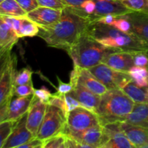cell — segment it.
<instances>
[{
    "instance_id": "6da1fadb",
    "label": "cell",
    "mask_w": 148,
    "mask_h": 148,
    "mask_svg": "<svg viewBox=\"0 0 148 148\" xmlns=\"http://www.w3.org/2000/svg\"><path fill=\"white\" fill-rule=\"evenodd\" d=\"M89 15L82 8L67 5L62 10V16L55 24L40 27L37 36L48 46L68 52L90 25Z\"/></svg>"
},
{
    "instance_id": "7a4b0ae2",
    "label": "cell",
    "mask_w": 148,
    "mask_h": 148,
    "mask_svg": "<svg viewBox=\"0 0 148 148\" xmlns=\"http://www.w3.org/2000/svg\"><path fill=\"white\" fill-rule=\"evenodd\" d=\"M87 32L101 43L107 47L122 51H148V42L143 40L133 33H126L115 27L93 22Z\"/></svg>"
},
{
    "instance_id": "3957f363",
    "label": "cell",
    "mask_w": 148,
    "mask_h": 148,
    "mask_svg": "<svg viewBox=\"0 0 148 148\" xmlns=\"http://www.w3.org/2000/svg\"><path fill=\"white\" fill-rule=\"evenodd\" d=\"M135 103L121 89L108 90L101 96L96 114L102 126L125 121L134 109Z\"/></svg>"
},
{
    "instance_id": "277c9868",
    "label": "cell",
    "mask_w": 148,
    "mask_h": 148,
    "mask_svg": "<svg viewBox=\"0 0 148 148\" xmlns=\"http://www.w3.org/2000/svg\"><path fill=\"white\" fill-rule=\"evenodd\" d=\"M116 51H121L104 46L86 31L79 38L67 53L72 58L74 64L90 69L102 63L106 56Z\"/></svg>"
},
{
    "instance_id": "5b68a950",
    "label": "cell",
    "mask_w": 148,
    "mask_h": 148,
    "mask_svg": "<svg viewBox=\"0 0 148 148\" xmlns=\"http://www.w3.org/2000/svg\"><path fill=\"white\" fill-rule=\"evenodd\" d=\"M0 106L10 105L17 74V57L11 52L0 56Z\"/></svg>"
},
{
    "instance_id": "8992f818",
    "label": "cell",
    "mask_w": 148,
    "mask_h": 148,
    "mask_svg": "<svg viewBox=\"0 0 148 148\" xmlns=\"http://www.w3.org/2000/svg\"><path fill=\"white\" fill-rule=\"evenodd\" d=\"M66 119L64 112L60 108L47 104L44 118L36 137L46 140L62 133L66 125Z\"/></svg>"
},
{
    "instance_id": "52a82bcc",
    "label": "cell",
    "mask_w": 148,
    "mask_h": 148,
    "mask_svg": "<svg viewBox=\"0 0 148 148\" xmlns=\"http://www.w3.org/2000/svg\"><path fill=\"white\" fill-rule=\"evenodd\" d=\"M89 70L108 88L122 90L132 81L129 72L117 71L108 65L101 63L90 68Z\"/></svg>"
},
{
    "instance_id": "ba28073f",
    "label": "cell",
    "mask_w": 148,
    "mask_h": 148,
    "mask_svg": "<svg viewBox=\"0 0 148 148\" xmlns=\"http://www.w3.org/2000/svg\"><path fill=\"white\" fill-rule=\"evenodd\" d=\"M99 124V119L95 113L83 107H78L69 112L63 133L79 132Z\"/></svg>"
},
{
    "instance_id": "9c48e42d",
    "label": "cell",
    "mask_w": 148,
    "mask_h": 148,
    "mask_svg": "<svg viewBox=\"0 0 148 148\" xmlns=\"http://www.w3.org/2000/svg\"><path fill=\"white\" fill-rule=\"evenodd\" d=\"M121 122L103 126L102 148H136L121 129Z\"/></svg>"
},
{
    "instance_id": "30bf717a",
    "label": "cell",
    "mask_w": 148,
    "mask_h": 148,
    "mask_svg": "<svg viewBox=\"0 0 148 148\" xmlns=\"http://www.w3.org/2000/svg\"><path fill=\"white\" fill-rule=\"evenodd\" d=\"M70 82L73 87L77 84L82 85L93 93L102 96L108 90V88L87 68L74 64L70 74Z\"/></svg>"
},
{
    "instance_id": "8fae6325",
    "label": "cell",
    "mask_w": 148,
    "mask_h": 148,
    "mask_svg": "<svg viewBox=\"0 0 148 148\" xmlns=\"http://www.w3.org/2000/svg\"><path fill=\"white\" fill-rule=\"evenodd\" d=\"M95 2V12L89 15L91 23L96 21L98 18L107 14H112L116 17L125 15L133 12L127 8L122 3L117 0H94Z\"/></svg>"
},
{
    "instance_id": "7c38bea8",
    "label": "cell",
    "mask_w": 148,
    "mask_h": 148,
    "mask_svg": "<svg viewBox=\"0 0 148 148\" xmlns=\"http://www.w3.org/2000/svg\"><path fill=\"white\" fill-rule=\"evenodd\" d=\"M27 112L17 120L3 148H18L35 138L31 132L27 128Z\"/></svg>"
},
{
    "instance_id": "4fadbf2b",
    "label": "cell",
    "mask_w": 148,
    "mask_h": 148,
    "mask_svg": "<svg viewBox=\"0 0 148 148\" xmlns=\"http://www.w3.org/2000/svg\"><path fill=\"white\" fill-rule=\"evenodd\" d=\"M62 10L39 6L27 13L26 17L34 22L39 27H47L57 23L61 18Z\"/></svg>"
},
{
    "instance_id": "5bb4252c",
    "label": "cell",
    "mask_w": 148,
    "mask_h": 148,
    "mask_svg": "<svg viewBox=\"0 0 148 148\" xmlns=\"http://www.w3.org/2000/svg\"><path fill=\"white\" fill-rule=\"evenodd\" d=\"M47 103L40 101L34 95L32 103L27 111V126L35 137L37 136L41 123L44 118Z\"/></svg>"
},
{
    "instance_id": "9a60e30c",
    "label": "cell",
    "mask_w": 148,
    "mask_h": 148,
    "mask_svg": "<svg viewBox=\"0 0 148 148\" xmlns=\"http://www.w3.org/2000/svg\"><path fill=\"white\" fill-rule=\"evenodd\" d=\"M102 63L117 71L129 72L134 66L132 52L116 51L106 56Z\"/></svg>"
},
{
    "instance_id": "2e32d148",
    "label": "cell",
    "mask_w": 148,
    "mask_h": 148,
    "mask_svg": "<svg viewBox=\"0 0 148 148\" xmlns=\"http://www.w3.org/2000/svg\"><path fill=\"white\" fill-rule=\"evenodd\" d=\"M69 93L75 97L83 108L96 114V111L101 102V96L93 93L82 85L77 84Z\"/></svg>"
},
{
    "instance_id": "e0dca14e",
    "label": "cell",
    "mask_w": 148,
    "mask_h": 148,
    "mask_svg": "<svg viewBox=\"0 0 148 148\" xmlns=\"http://www.w3.org/2000/svg\"><path fill=\"white\" fill-rule=\"evenodd\" d=\"M84 145H89L92 148L101 147L103 140V126L101 124L79 132L66 134Z\"/></svg>"
},
{
    "instance_id": "ac0fdd59",
    "label": "cell",
    "mask_w": 148,
    "mask_h": 148,
    "mask_svg": "<svg viewBox=\"0 0 148 148\" xmlns=\"http://www.w3.org/2000/svg\"><path fill=\"white\" fill-rule=\"evenodd\" d=\"M121 129L135 147L148 148V128L121 122Z\"/></svg>"
},
{
    "instance_id": "d6986e66",
    "label": "cell",
    "mask_w": 148,
    "mask_h": 148,
    "mask_svg": "<svg viewBox=\"0 0 148 148\" xmlns=\"http://www.w3.org/2000/svg\"><path fill=\"white\" fill-rule=\"evenodd\" d=\"M122 17L130 21L133 34L142 40L148 42V14L132 12Z\"/></svg>"
},
{
    "instance_id": "ffe728a7",
    "label": "cell",
    "mask_w": 148,
    "mask_h": 148,
    "mask_svg": "<svg viewBox=\"0 0 148 148\" xmlns=\"http://www.w3.org/2000/svg\"><path fill=\"white\" fill-rule=\"evenodd\" d=\"M0 56L12 51L13 46L18 42L20 38L16 32L0 19Z\"/></svg>"
},
{
    "instance_id": "44dd1931",
    "label": "cell",
    "mask_w": 148,
    "mask_h": 148,
    "mask_svg": "<svg viewBox=\"0 0 148 148\" xmlns=\"http://www.w3.org/2000/svg\"><path fill=\"white\" fill-rule=\"evenodd\" d=\"M12 98L10 102L9 111L5 120H18L21 116L28 111L32 103L34 95L25 97Z\"/></svg>"
},
{
    "instance_id": "7402d4cb",
    "label": "cell",
    "mask_w": 148,
    "mask_h": 148,
    "mask_svg": "<svg viewBox=\"0 0 148 148\" xmlns=\"http://www.w3.org/2000/svg\"><path fill=\"white\" fill-rule=\"evenodd\" d=\"M125 121L133 125L148 128V103H135L134 109Z\"/></svg>"
},
{
    "instance_id": "603a6c76",
    "label": "cell",
    "mask_w": 148,
    "mask_h": 148,
    "mask_svg": "<svg viewBox=\"0 0 148 148\" xmlns=\"http://www.w3.org/2000/svg\"><path fill=\"white\" fill-rule=\"evenodd\" d=\"M122 90L134 101L135 103H148V93L146 88L139 87L133 81L126 85Z\"/></svg>"
},
{
    "instance_id": "cb8c5ba5",
    "label": "cell",
    "mask_w": 148,
    "mask_h": 148,
    "mask_svg": "<svg viewBox=\"0 0 148 148\" xmlns=\"http://www.w3.org/2000/svg\"><path fill=\"white\" fill-rule=\"evenodd\" d=\"M0 14L14 17H23L27 12L16 0H4L0 2Z\"/></svg>"
},
{
    "instance_id": "d4e9b609",
    "label": "cell",
    "mask_w": 148,
    "mask_h": 148,
    "mask_svg": "<svg viewBox=\"0 0 148 148\" xmlns=\"http://www.w3.org/2000/svg\"><path fill=\"white\" fill-rule=\"evenodd\" d=\"M40 27L36 23L26 16L21 17V24L17 36L20 38L24 37H34L38 36Z\"/></svg>"
},
{
    "instance_id": "484cf974",
    "label": "cell",
    "mask_w": 148,
    "mask_h": 148,
    "mask_svg": "<svg viewBox=\"0 0 148 148\" xmlns=\"http://www.w3.org/2000/svg\"><path fill=\"white\" fill-rule=\"evenodd\" d=\"M132 81L139 87L146 88L148 87V69L134 66L129 72Z\"/></svg>"
},
{
    "instance_id": "4316f807",
    "label": "cell",
    "mask_w": 148,
    "mask_h": 148,
    "mask_svg": "<svg viewBox=\"0 0 148 148\" xmlns=\"http://www.w3.org/2000/svg\"><path fill=\"white\" fill-rule=\"evenodd\" d=\"M133 12L148 14V0H117Z\"/></svg>"
},
{
    "instance_id": "83f0119b",
    "label": "cell",
    "mask_w": 148,
    "mask_h": 148,
    "mask_svg": "<svg viewBox=\"0 0 148 148\" xmlns=\"http://www.w3.org/2000/svg\"><path fill=\"white\" fill-rule=\"evenodd\" d=\"M17 120H4L0 122V148H3L11 134Z\"/></svg>"
},
{
    "instance_id": "f1b7e54d",
    "label": "cell",
    "mask_w": 148,
    "mask_h": 148,
    "mask_svg": "<svg viewBox=\"0 0 148 148\" xmlns=\"http://www.w3.org/2000/svg\"><path fill=\"white\" fill-rule=\"evenodd\" d=\"M66 134L60 133L56 136L44 140L43 148H65Z\"/></svg>"
},
{
    "instance_id": "f546056e",
    "label": "cell",
    "mask_w": 148,
    "mask_h": 148,
    "mask_svg": "<svg viewBox=\"0 0 148 148\" xmlns=\"http://www.w3.org/2000/svg\"><path fill=\"white\" fill-rule=\"evenodd\" d=\"M33 71L30 67H25L17 71L16 74L15 79H14V87L17 85H25L32 82V75Z\"/></svg>"
},
{
    "instance_id": "4dcf8cb0",
    "label": "cell",
    "mask_w": 148,
    "mask_h": 148,
    "mask_svg": "<svg viewBox=\"0 0 148 148\" xmlns=\"http://www.w3.org/2000/svg\"><path fill=\"white\" fill-rule=\"evenodd\" d=\"M64 95H65L59 93V92H58L56 91L55 93H52L51 98H50V100H49L47 104H50V105L58 107V108H60L64 112L65 115H66V118H67L69 113L68 112L67 108H66Z\"/></svg>"
},
{
    "instance_id": "1f68e13d",
    "label": "cell",
    "mask_w": 148,
    "mask_h": 148,
    "mask_svg": "<svg viewBox=\"0 0 148 148\" xmlns=\"http://www.w3.org/2000/svg\"><path fill=\"white\" fill-rule=\"evenodd\" d=\"M35 88H33V82L25 85L14 86L13 88V95L17 97H25L34 95Z\"/></svg>"
},
{
    "instance_id": "d6a6232c",
    "label": "cell",
    "mask_w": 148,
    "mask_h": 148,
    "mask_svg": "<svg viewBox=\"0 0 148 148\" xmlns=\"http://www.w3.org/2000/svg\"><path fill=\"white\" fill-rule=\"evenodd\" d=\"M132 54L134 66L148 69V51H133Z\"/></svg>"
},
{
    "instance_id": "836d02e7",
    "label": "cell",
    "mask_w": 148,
    "mask_h": 148,
    "mask_svg": "<svg viewBox=\"0 0 148 148\" xmlns=\"http://www.w3.org/2000/svg\"><path fill=\"white\" fill-rule=\"evenodd\" d=\"M113 26L124 33H132V26L130 21L122 16L116 17V20Z\"/></svg>"
},
{
    "instance_id": "e575fe53",
    "label": "cell",
    "mask_w": 148,
    "mask_h": 148,
    "mask_svg": "<svg viewBox=\"0 0 148 148\" xmlns=\"http://www.w3.org/2000/svg\"><path fill=\"white\" fill-rule=\"evenodd\" d=\"M39 6L50 8L63 10L68 4L64 0H38Z\"/></svg>"
},
{
    "instance_id": "d590c367",
    "label": "cell",
    "mask_w": 148,
    "mask_h": 148,
    "mask_svg": "<svg viewBox=\"0 0 148 148\" xmlns=\"http://www.w3.org/2000/svg\"><path fill=\"white\" fill-rule=\"evenodd\" d=\"M34 95L46 103H48L52 96V93L46 87H42L40 89H35Z\"/></svg>"
},
{
    "instance_id": "8d00e7d4",
    "label": "cell",
    "mask_w": 148,
    "mask_h": 148,
    "mask_svg": "<svg viewBox=\"0 0 148 148\" xmlns=\"http://www.w3.org/2000/svg\"><path fill=\"white\" fill-rule=\"evenodd\" d=\"M65 102H66V108H67L68 112L73 111L75 108L78 107H82L80 103L76 99L74 96H72L70 93L65 94Z\"/></svg>"
},
{
    "instance_id": "74e56055",
    "label": "cell",
    "mask_w": 148,
    "mask_h": 148,
    "mask_svg": "<svg viewBox=\"0 0 148 148\" xmlns=\"http://www.w3.org/2000/svg\"><path fill=\"white\" fill-rule=\"evenodd\" d=\"M27 13L39 7L38 0H16Z\"/></svg>"
},
{
    "instance_id": "f35d334b",
    "label": "cell",
    "mask_w": 148,
    "mask_h": 148,
    "mask_svg": "<svg viewBox=\"0 0 148 148\" xmlns=\"http://www.w3.org/2000/svg\"><path fill=\"white\" fill-rule=\"evenodd\" d=\"M57 80L58 82H59V85H58L57 88L58 92H59V93L61 94H63V95H65V94L69 93L70 92H72L74 87L70 82L66 83V82H62L59 77H57Z\"/></svg>"
},
{
    "instance_id": "ab89813d",
    "label": "cell",
    "mask_w": 148,
    "mask_h": 148,
    "mask_svg": "<svg viewBox=\"0 0 148 148\" xmlns=\"http://www.w3.org/2000/svg\"><path fill=\"white\" fill-rule=\"evenodd\" d=\"M43 144H44V140L35 137V138L32 139L31 140L26 143L25 144L20 146L18 148H43Z\"/></svg>"
},
{
    "instance_id": "60d3db41",
    "label": "cell",
    "mask_w": 148,
    "mask_h": 148,
    "mask_svg": "<svg viewBox=\"0 0 148 148\" xmlns=\"http://www.w3.org/2000/svg\"><path fill=\"white\" fill-rule=\"evenodd\" d=\"M80 8H82L88 15H90L95 12V2L94 0H85L81 4Z\"/></svg>"
},
{
    "instance_id": "b9f144b4",
    "label": "cell",
    "mask_w": 148,
    "mask_h": 148,
    "mask_svg": "<svg viewBox=\"0 0 148 148\" xmlns=\"http://www.w3.org/2000/svg\"><path fill=\"white\" fill-rule=\"evenodd\" d=\"M116 16L112 15V14H107V15L103 16V17H100L98 20H96V23H102V24L108 25H114V23H115L116 20Z\"/></svg>"
},
{
    "instance_id": "7bdbcfd3",
    "label": "cell",
    "mask_w": 148,
    "mask_h": 148,
    "mask_svg": "<svg viewBox=\"0 0 148 148\" xmlns=\"http://www.w3.org/2000/svg\"><path fill=\"white\" fill-rule=\"evenodd\" d=\"M68 5L80 8V5L85 0H64Z\"/></svg>"
},
{
    "instance_id": "ee69618b",
    "label": "cell",
    "mask_w": 148,
    "mask_h": 148,
    "mask_svg": "<svg viewBox=\"0 0 148 148\" xmlns=\"http://www.w3.org/2000/svg\"><path fill=\"white\" fill-rule=\"evenodd\" d=\"M146 90H147V92L148 93V87L147 88H146Z\"/></svg>"
},
{
    "instance_id": "f6af8a7d",
    "label": "cell",
    "mask_w": 148,
    "mask_h": 148,
    "mask_svg": "<svg viewBox=\"0 0 148 148\" xmlns=\"http://www.w3.org/2000/svg\"><path fill=\"white\" fill-rule=\"evenodd\" d=\"M4 1V0H0V2H1V1Z\"/></svg>"
},
{
    "instance_id": "bcb514c9",
    "label": "cell",
    "mask_w": 148,
    "mask_h": 148,
    "mask_svg": "<svg viewBox=\"0 0 148 148\" xmlns=\"http://www.w3.org/2000/svg\"><path fill=\"white\" fill-rule=\"evenodd\" d=\"M109 1H110V0H109Z\"/></svg>"
}]
</instances>
